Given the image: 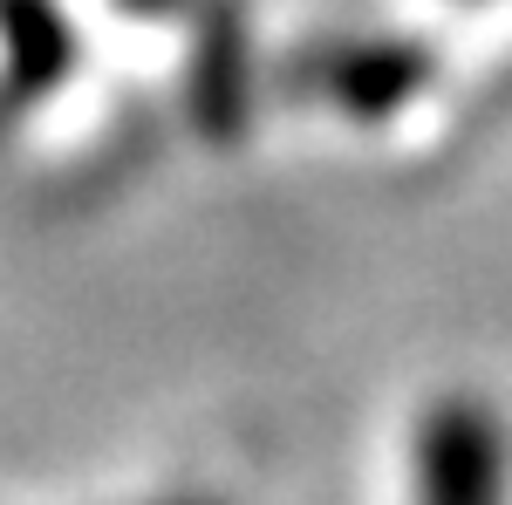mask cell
<instances>
[{"mask_svg": "<svg viewBox=\"0 0 512 505\" xmlns=\"http://www.w3.org/2000/svg\"><path fill=\"white\" fill-rule=\"evenodd\" d=\"M417 505H506V430L478 396H451L424 417Z\"/></svg>", "mask_w": 512, "mask_h": 505, "instance_id": "6da1fadb", "label": "cell"}, {"mask_svg": "<svg viewBox=\"0 0 512 505\" xmlns=\"http://www.w3.org/2000/svg\"><path fill=\"white\" fill-rule=\"evenodd\" d=\"M431 76V55L417 41H342L321 69V89L355 110V117H383V110H403Z\"/></svg>", "mask_w": 512, "mask_h": 505, "instance_id": "7a4b0ae2", "label": "cell"}]
</instances>
